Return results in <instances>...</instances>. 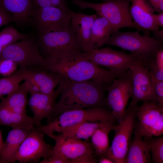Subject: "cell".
<instances>
[{"label": "cell", "mask_w": 163, "mask_h": 163, "mask_svg": "<svg viewBox=\"0 0 163 163\" xmlns=\"http://www.w3.org/2000/svg\"><path fill=\"white\" fill-rule=\"evenodd\" d=\"M155 12H160L163 11V0H147Z\"/></svg>", "instance_id": "obj_35"}, {"label": "cell", "mask_w": 163, "mask_h": 163, "mask_svg": "<svg viewBox=\"0 0 163 163\" xmlns=\"http://www.w3.org/2000/svg\"><path fill=\"white\" fill-rule=\"evenodd\" d=\"M18 64L14 61L8 59L0 60V76L3 77L11 75L16 72Z\"/></svg>", "instance_id": "obj_32"}, {"label": "cell", "mask_w": 163, "mask_h": 163, "mask_svg": "<svg viewBox=\"0 0 163 163\" xmlns=\"http://www.w3.org/2000/svg\"><path fill=\"white\" fill-rule=\"evenodd\" d=\"M3 49V48L0 45V53L2 52Z\"/></svg>", "instance_id": "obj_43"}, {"label": "cell", "mask_w": 163, "mask_h": 163, "mask_svg": "<svg viewBox=\"0 0 163 163\" xmlns=\"http://www.w3.org/2000/svg\"><path fill=\"white\" fill-rule=\"evenodd\" d=\"M50 1L53 6L67 11H69L70 10L64 0H50Z\"/></svg>", "instance_id": "obj_36"}, {"label": "cell", "mask_w": 163, "mask_h": 163, "mask_svg": "<svg viewBox=\"0 0 163 163\" xmlns=\"http://www.w3.org/2000/svg\"><path fill=\"white\" fill-rule=\"evenodd\" d=\"M138 105H129L114 130L115 133L111 144L106 154L114 163H124L135 128Z\"/></svg>", "instance_id": "obj_9"}, {"label": "cell", "mask_w": 163, "mask_h": 163, "mask_svg": "<svg viewBox=\"0 0 163 163\" xmlns=\"http://www.w3.org/2000/svg\"><path fill=\"white\" fill-rule=\"evenodd\" d=\"M86 53L88 57L95 64L111 70L120 76L141 59L137 55L114 50L108 46Z\"/></svg>", "instance_id": "obj_11"}, {"label": "cell", "mask_w": 163, "mask_h": 163, "mask_svg": "<svg viewBox=\"0 0 163 163\" xmlns=\"http://www.w3.org/2000/svg\"><path fill=\"white\" fill-rule=\"evenodd\" d=\"M143 138L148 144L152 162L153 163H163V136Z\"/></svg>", "instance_id": "obj_30"}, {"label": "cell", "mask_w": 163, "mask_h": 163, "mask_svg": "<svg viewBox=\"0 0 163 163\" xmlns=\"http://www.w3.org/2000/svg\"><path fill=\"white\" fill-rule=\"evenodd\" d=\"M129 11L136 29L149 36L159 30L155 20V11L147 0H131Z\"/></svg>", "instance_id": "obj_16"}, {"label": "cell", "mask_w": 163, "mask_h": 163, "mask_svg": "<svg viewBox=\"0 0 163 163\" xmlns=\"http://www.w3.org/2000/svg\"><path fill=\"white\" fill-rule=\"evenodd\" d=\"M105 122H82L64 128L58 134L67 137L87 140Z\"/></svg>", "instance_id": "obj_26"}, {"label": "cell", "mask_w": 163, "mask_h": 163, "mask_svg": "<svg viewBox=\"0 0 163 163\" xmlns=\"http://www.w3.org/2000/svg\"><path fill=\"white\" fill-rule=\"evenodd\" d=\"M155 18L156 22L159 27L163 28V11L155 14Z\"/></svg>", "instance_id": "obj_40"}, {"label": "cell", "mask_w": 163, "mask_h": 163, "mask_svg": "<svg viewBox=\"0 0 163 163\" xmlns=\"http://www.w3.org/2000/svg\"><path fill=\"white\" fill-rule=\"evenodd\" d=\"M97 159V162L99 163H114L113 161L106 154L101 156Z\"/></svg>", "instance_id": "obj_39"}, {"label": "cell", "mask_w": 163, "mask_h": 163, "mask_svg": "<svg viewBox=\"0 0 163 163\" xmlns=\"http://www.w3.org/2000/svg\"><path fill=\"white\" fill-rule=\"evenodd\" d=\"M27 37L26 34L20 33L13 27L8 26L0 32V45L4 49L9 45Z\"/></svg>", "instance_id": "obj_31"}, {"label": "cell", "mask_w": 163, "mask_h": 163, "mask_svg": "<svg viewBox=\"0 0 163 163\" xmlns=\"http://www.w3.org/2000/svg\"><path fill=\"white\" fill-rule=\"evenodd\" d=\"M132 91L131 74L129 70L114 79L107 87L106 97L107 106L117 120L125 114Z\"/></svg>", "instance_id": "obj_13"}, {"label": "cell", "mask_w": 163, "mask_h": 163, "mask_svg": "<svg viewBox=\"0 0 163 163\" xmlns=\"http://www.w3.org/2000/svg\"><path fill=\"white\" fill-rule=\"evenodd\" d=\"M29 93L30 97L27 104L33 115L34 125L38 127L42 125L43 119H47L51 115L57 97L33 90H30Z\"/></svg>", "instance_id": "obj_19"}, {"label": "cell", "mask_w": 163, "mask_h": 163, "mask_svg": "<svg viewBox=\"0 0 163 163\" xmlns=\"http://www.w3.org/2000/svg\"><path fill=\"white\" fill-rule=\"evenodd\" d=\"M113 32V29L108 21L97 15L91 29V40L95 49L96 46L100 47L106 45Z\"/></svg>", "instance_id": "obj_27"}, {"label": "cell", "mask_w": 163, "mask_h": 163, "mask_svg": "<svg viewBox=\"0 0 163 163\" xmlns=\"http://www.w3.org/2000/svg\"><path fill=\"white\" fill-rule=\"evenodd\" d=\"M154 88L157 102L159 106L163 107V81L154 82Z\"/></svg>", "instance_id": "obj_33"}, {"label": "cell", "mask_w": 163, "mask_h": 163, "mask_svg": "<svg viewBox=\"0 0 163 163\" xmlns=\"http://www.w3.org/2000/svg\"><path fill=\"white\" fill-rule=\"evenodd\" d=\"M97 16L72 11L70 26L81 47L85 52L95 49L91 40V29Z\"/></svg>", "instance_id": "obj_18"}, {"label": "cell", "mask_w": 163, "mask_h": 163, "mask_svg": "<svg viewBox=\"0 0 163 163\" xmlns=\"http://www.w3.org/2000/svg\"><path fill=\"white\" fill-rule=\"evenodd\" d=\"M24 79V72L20 70L10 76L0 78V99L16 89Z\"/></svg>", "instance_id": "obj_29"}, {"label": "cell", "mask_w": 163, "mask_h": 163, "mask_svg": "<svg viewBox=\"0 0 163 163\" xmlns=\"http://www.w3.org/2000/svg\"><path fill=\"white\" fill-rule=\"evenodd\" d=\"M115 123L106 122L97 129L91 136V144L94 151V156L97 159L107 153L110 148L109 135L114 130Z\"/></svg>", "instance_id": "obj_24"}, {"label": "cell", "mask_w": 163, "mask_h": 163, "mask_svg": "<svg viewBox=\"0 0 163 163\" xmlns=\"http://www.w3.org/2000/svg\"><path fill=\"white\" fill-rule=\"evenodd\" d=\"M140 31H114L106 45L120 48L144 58L152 57L163 48V40L141 35Z\"/></svg>", "instance_id": "obj_6"}, {"label": "cell", "mask_w": 163, "mask_h": 163, "mask_svg": "<svg viewBox=\"0 0 163 163\" xmlns=\"http://www.w3.org/2000/svg\"><path fill=\"white\" fill-rule=\"evenodd\" d=\"M129 70L132 84V101L129 105L134 106L140 101L157 102L154 83L142 59L133 64Z\"/></svg>", "instance_id": "obj_15"}, {"label": "cell", "mask_w": 163, "mask_h": 163, "mask_svg": "<svg viewBox=\"0 0 163 163\" xmlns=\"http://www.w3.org/2000/svg\"><path fill=\"white\" fill-rule=\"evenodd\" d=\"M134 131L144 137L163 134V107L155 101L142 102L137 107Z\"/></svg>", "instance_id": "obj_10"}, {"label": "cell", "mask_w": 163, "mask_h": 163, "mask_svg": "<svg viewBox=\"0 0 163 163\" xmlns=\"http://www.w3.org/2000/svg\"><path fill=\"white\" fill-rule=\"evenodd\" d=\"M117 120L111 111L105 108L96 107L66 111L46 124L35 127L49 136L59 133L66 127L83 121L116 123Z\"/></svg>", "instance_id": "obj_4"}, {"label": "cell", "mask_w": 163, "mask_h": 163, "mask_svg": "<svg viewBox=\"0 0 163 163\" xmlns=\"http://www.w3.org/2000/svg\"><path fill=\"white\" fill-rule=\"evenodd\" d=\"M49 137L55 142L49 156L60 158L66 163H97L91 142L59 134H52Z\"/></svg>", "instance_id": "obj_7"}, {"label": "cell", "mask_w": 163, "mask_h": 163, "mask_svg": "<svg viewBox=\"0 0 163 163\" xmlns=\"http://www.w3.org/2000/svg\"><path fill=\"white\" fill-rule=\"evenodd\" d=\"M104 0L105 1V2H107V1H109L111 0Z\"/></svg>", "instance_id": "obj_44"}, {"label": "cell", "mask_w": 163, "mask_h": 163, "mask_svg": "<svg viewBox=\"0 0 163 163\" xmlns=\"http://www.w3.org/2000/svg\"><path fill=\"white\" fill-rule=\"evenodd\" d=\"M32 131L35 127L33 117L13 112L0 105V126Z\"/></svg>", "instance_id": "obj_25"}, {"label": "cell", "mask_w": 163, "mask_h": 163, "mask_svg": "<svg viewBox=\"0 0 163 163\" xmlns=\"http://www.w3.org/2000/svg\"><path fill=\"white\" fill-rule=\"evenodd\" d=\"M13 21L12 16L0 6V27Z\"/></svg>", "instance_id": "obj_34"}, {"label": "cell", "mask_w": 163, "mask_h": 163, "mask_svg": "<svg viewBox=\"0 0 163 163\" xmlns=\"http://www.w3.org/2000/svg\"><path fill=\"white\" fill-rule=\"evenodd\" d=\"M44 134L35 127L22 142L14 157L13 163L35 162L46 158L51 154L53 146L47 143Z\"/></svg>", "instance_id": "obj_14"}, {"label": "cell", "mask_w": 163, "mask_h": 163, "mask_svg": "<svg viewBox=\"0 0 163 163\" xmlns=\"http://www.w3.org/2000/svg\"><path fill=\"white\" fill-rule=\"evenodd\" d=\"M109 85L93 80L75 81L62 77L56 90L59 99L47 119L48 123L69 110L96 107L106 109L105 92Z\"/></svg>", "instance_id": "obj_1"}, {"label": "cell", "mask_w": 163, "mask_h": 163, "mask_svg": "<svg viewBox=\"0 0 163 163\" xmlns=\"http://www.w3.org/2000/svg\"><path fill=\"white\" fill-rule=\"evenodd\" d=\"M37 43L45 60L63 59L83 53L70 25L62 30L39 34Z\"/></svg>", "instance_id": "obj_3"}, {"label": "cell", "mask_w": 163, "mask_h": 163, "mask_svg": "<svg viewBox=\"0 0 163 163\" xmlns=\"http://www.w3.org/2000/svg\"><path fill=\"white\" fill-rule=\"evenodd\" d=\"M2 59L14 61L22 71L42 69L44 61L38 43L28 37L5 47L0 53V60Z\"/></svg>", "instance_id": "obj_8"}, {"label": "cell", "mask_w": 163, "mask_h": 163, "mask_svg": "<svg viewBox=\"0 0 163 163\" xmlns=\"http://www.w3.org/2000/svg\"><path fill=\"white\" fill-rule=\"evenodd\" d=\"M23 71L24 81L27 83L29 90L37 91L44 94L58 96L55 89L62 78V75L43 69Z\"/></svg>", "instance_id": "obj_17"}, {"label": "cell", "mask_w": 163, "mask_h": 163, "mask_svg": "<svg viewBox=\"0 0 163 163\" xmlns=\"http://www.w3.org/2000/svg\"><path fill=\"white\" fill-rule=\"evenodd\" d=\"M154 38L160 40H163V30L162 29L159 30L156 34H153Z\"/></svg>", "instance_id": "obj_41"}, {"label": "cell", "mask_w": 163, "mask_h": 163, "mask_svg": "<svg viewBox=\"0 0 163 163\" xmlns=\"http://www.w3.org/2000/svg\"><path fill=\"white\" fill-rule=\"evenodd\" d=\"M40 163H66V161L60 158L51 156L44 158L40 162Z\"/></svg>", "instance_id": "obj_37"}, {"label": "cell", "mask_w": 163, "mask_h": 163, "mask_svg": "<svg viewBox=\"0 0 163 163\" xmlns=\"http://www.w3.org/2000/svg\"><path fill=\"white\" fill-rule=\"evenodd\" d=\"M4 145V142L2 138L1 131L0 129V155L2 151Z\"/></svg>", "instance_id": "obj_42"}, {"label": "cell", "mask_w": 163, "mask_h": 163, "mask_svg": "<svg viewBox=\"0 0 163 163\" xmlns=\"http://www.w3.org/2000/svg\"><path fill=\"white\" fill-rule=\"evenodd\" d=\"M33 1L38 7L43 8L53 6L50 0H33Z\"/></svg>", "instance_id": "obj_38"}, {"label": "cell", "mask_w": 163, "mask_h": 163, "mask_svg": "<svg viewBox=\"0 0 163 163\" xmlns=\"http://www.w3.org/2000/svg\"><path fill=\"white\" fill-rule=\"evenodd\" d=\"M72 11H66L50 6L33 9L31 15L39 34L62 30L70 25Z\"/></svg>", "instance_id": "obj_12"}, {"label": "cell", "mask_w": 163, "mask_h": 163, "mask_svg": "<svg viewBox=\"0 0 163 163\" xmlns=\"http://www.w3.org/2000/svg\"><path fill=\"white\" fill-rule=\"evenodd\" d=\"M28 93L29 87L24 81L16 89L2 98L0 105L14 113L27 114L26 107Z\"/></svg>", "instance_id": "obj_23"}, {"label": "cell", "mask_w": 163, "mask_h": 163, "mask_svg": "<svg viewBox=\"0 0 163 163\" xmlns=\"http://www.w3.org/2000/svg\"><path fill=\"white\" fill-rule=\"evenodd\" d=\"M149 147L143 137L134 131L124 163H151Z\"/></svg>", "instance_id": "obj_21"}, {"label": "cell", "mask_w": 163, "mask_h": 163, "mask_svg": "<svg viewBox=\"0 0 163 163\" xmlns=\"http://www.w3.org/2000/svg\"><path fill=\"white\" fill-rule=\"evenodd\" d=\"M32 131L13 128L9 132L0 155V163H13L14 157L20 145Z\"/></svg>", "instance_id": "obj_20"}, {"label": "cell", "mask_w": 163, "mask_h": 163, "mask_svg": "<svg viewBox=\"0 0 163 163\" xmlns=\"http://www.w3.org/2000/svg\"><path fill=\"white\" fill-rule=\"evenodd\" d=\"M131 0H111L101 3L72 0L70 3L81 9L90 8L107 20L113 32L123 28H136L129 11Z\"/></svg>", "instance_id": "obj_5"}, {"label": "cell", "mask_w": 163, "mask_h": 163, "mask_svg": "<svg viewBox=\"0 0 163 163\" xmlns=\"http://www.w3.org/2000/svg\"><path fill=\"white\" fill-rule=\"evenodd\" d=\"M42 69L57 73L73 81L93 80L107 85L120 76L111 70L95 64L88 57L86 52L60 60L44 59Z\"/></svg>", "instance_id": "obj_2"}, {"label": "cell", "mask_w": 163, "mask_h": 163, "mask_svg": "<svg viewBox=\"0 0 163 163\" xmlns=\"http://www.w3.org/2000/svg\"><path fill=\"white\" fill-rule=\"evenodd\" d=\"M32 0H0V6L12 15L13 22L21 24L27 22L33 10Z\"/></svg>", "instance_id": "obj_22"}, {"label": "cell", "mask_w": 163, "mask_h": 163, "mask_svg": "<svg viewBox=\"0 0 163 163\" xmlns=\"http://www.w3.org/2000/svg\"><path fill=\"white\" fill-rule=\"evenodd\" d=\"M154 82L163 81V48L159 50L153 57L142 60Z\"/></svg>", "instance_id": "obj_28"}]
</instances>
